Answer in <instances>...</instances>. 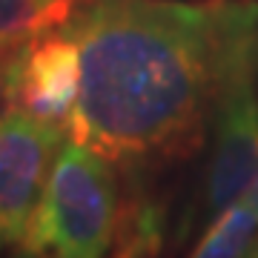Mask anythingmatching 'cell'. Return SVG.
Segmentation results:
<instances>
[{"mask_svg":"<svg viewBox=\"0 0 258 258\" xmlns=\"http://www.w3.org/2000/svg\"><path fill=\"white\" fill-rule=\"evenodd\" d=\"M81 55L66 126L109 164L161 172L198 155L224 98L258 63V0H78Z\"/></svg>","mask_w":258,"mask_h":258,"instance_id":"obj_1","label":"cell"},{"mask_svg":"<svg viewBox=\"0 0 258 258\" xmlns=\"http://www.w3.org/2000/svg\"><path fill=\"white\" fill-rule=\"evenodd\" d=\"M118 166L78 141H66L15 258H106L126 204Z\"/></svg>","mask_w":258,"mask_h":258,"instance_id":"obj_2","label":"cell"},{"mask_svg":"<svg viewBox=\"0 0 258 258\" xmlns=\"http://www.w3.org/2000/svg\"><path fill=\"white\" fill-rule=\"evenodd\" d=\"M66 138L63 126L18 106L0 112V252H12L23 238Z\"/></svg>","mask_w":258,"mask_h":258,"instance_id":"obj_3","label":"cell"},{"mask_svg":"<svg viewBox=\"0 0 258 258\" xmlns=\"http://www.w3.org/2000/svg\"><path fill=\"white\" fill-rule=\"evenodd\" d=\"M210 164L195 212L210 221L227 204L258 186V95L255 78L241 81L212 120Z\"/></svg>","mask_w":258,"mask_h":258,"instance_id":"obj_4","label":"cell"},{"mask_svg":"<svg viewBox=\"0 0 258 258\" xmlns=\"http://www.w3.org/2000/svg\"><path fill=\"white\" fill-rule=\"evenodd\" d=\"M81 95V55L63 26L20 43L12 52L9 106L55 126H69Z\"/></svg>","mask_w":258,"mask_h":258,"instance_id":"obj_5","label":"cell"},{"mask_svg":"<svg viewBox=\"0 0 258 258\" xmlns=\"http://www.w3.org/2000/svg\"><path fill=\"white\" fill-rule=\"evenodd\" d=\"M258 238V186L215 212L186 258H247Z\"/></svg>","mask_w":258,"mask_h":258,"instance_id":"obj_6","label":"cell"},{"mask_svg":"<svg viewBox=\"0 0 258 258\" xmlns=\"http://www.w3.org/2000/svg\"><path fill=\"white\" fill-rule=\"evenodd\" d=\"M78 0H0V52L63 26Z\"/></svg>","mask_w":258,"mask_h":258,"instance_id":"obj_7","label":"cell"},{"mask_svg":"<svg viewBox=\"0 0 258 258\" xmlns=\"http://www.w3.org/2000/svg\"><path fill=\"white\" fill-rule=\"evenodd\" d=\"M118 244L112 258H152L161 247V230L144 221H126L118 232Z\"/></svg>","mask_w":258,"mask_h":258,"instance_id":"obj_8","label":"cell"},{"mask_svg":"<svg viewBox=\"0 0 258 258\" xmlns=\"http://www.w3.org/2000/svg\"><path fill=\"white\" fill-rule=\"evenodd\" d=\"M12 52L15 49H3L0 52V112L9 106V72H12Z\"/></svg>","mask_w":258,"mask_h":258,"instance_id":"obj_9","label":"cell"},{"mask_svg":"<svg viewBox=\"0 0 258 258\" xmlns=\"http://www.w3.org/2000/svg\"><path fill=\"white\" fill-rule=\"evenodd\" d=\"M247 258H258V238H255V244H252V247H249Z\"/></svg>","mask_w":258,"mask_h":258,"instance_id":"obj_10","label":"cell"}]
</instances>
